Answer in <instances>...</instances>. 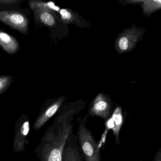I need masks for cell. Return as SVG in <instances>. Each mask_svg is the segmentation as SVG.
Instances as JSON below:
<instances>
[{"label":"cell","mask_w":161,"mask_h":161,"mask_svg":"<svg viewBox=\"0 0 161 161\" xmlns=\"http://www.w3.org/2000/svg\"><path fill=\"white\" fill-rule=\"evenodd\" d=\"M146 31L143 28L133 25L118 35L115 41L114 48L119 54L132 51L136 47L137 42L143 38Z\"/></svg>","instance_id":"3957f363"},{"label":"cell","mask_w":161,"mask_h":161,"mask_svg":"<svg viewBox=\"0 0 161 161\" xmlns=\"http://www.w3.org/2000/svg\"><path fill=\"white\" fill-rule=\"evenodd\" d=\"M153 161H161V147L159 148L156 152Z\"/></svg>","instance_id":"e0dca14e"},{"label":"cell","mask_w":161,"mask_h":161,"mask_svg":"<svg viewBox=\"0 0 161 161\" xmlns=\"http://www.w3.org/2000/svg\"><path fill=\"white\" fill-rule=\"evenodd\" d=\"M0 46L11 55L15 54L19 49V45L16 39L1 30H0Z\"/></svg>","instance_id":"8fae6325"},{"label":"cell","mask_w":161,"mask_h":161,"mask_svg":"<svg viewBox=\"0 0 161 161\" xmlns=\"http://www.w3.org/2000/svg\"><path fill=\"white\" fill-rule=\"evenodd\" d=\"M34 12L36 19L47 27H55L57 20L60 19L54 12L42 10H35Z\"/></svg>","instance_id":"7c38bea8"},{"label":"cell","mask_w":161,"mask_h":161,"mask_svg":"<svg viewBox=\"0 0 161 161\" xmlns=\"http://www.w3.org/2000/svg\"><path fill=\"white\" fill-rule=\"evenodd\" d=\"M116 106L114 110L111 118L105 121L106 130H112L115 138L116 145L118 146L120 144L119 133L120 129L124 124V118L123 110L121 106L116 103Z\"/></svg>","instance_id":"9c48e42d"},{"label":"cell","mask_w":161,"mask_h":161,"mask_svg":"<svg viewBox=\"0 0 161 161\" xmlns=\"http://www.w3.org/2000/svg\"><path fill=\"white\" fill-rule=\"evenodd\" d=\"M15 134L13 151L15 154L23 152L27 144V137L30 130V119L28 114L21 115L14 124Z\"/></svg>","instance_id":"8992f818"},{"label":"cell","mask_w":161,"mask_h":161,"mask_svg":"<svg viewBox=\"0 0 161 161\" xmlns=\"http://www.w3.org/2000/svg\"><path fill=\"white\" fill-rule=\"evenodd\" d=\"M89 115L80 116L76 119L78 126L77 136L78 144L85 161H101V148L93 136L92 131L86 127Z\"/></svg>","instance_id":"7a4b0ae2"},{"label":"cell","mask_w":161,"mask_h":161,"mask_svg":"<svg viewBox=\"0 0 161 161\" xmlns=\"http://www.w3.org/2000/svg\"><path fill=\"white\" fill-rule=\"evenodd\" d=\"M29 5L33 11L35 10H47L52 12H58L60 8L55 6L53 2H44L40 1H31L29 2Z\"/></svg>","instance_id":"5bb4252c"},{"label":"cell","mask_w":161,"mask_h":161,"mask_svg":"<svg viewBox=\"0 0 161 161\" xmlns=\"http://www.w3.org/2000/svg\"><path fill=\"white\" fill-rule=\"evenodd\" d=\"M141 4L143 14L147 17L149 16L161 8L160 0H143Z\"/></svg>","instance_id":"4fadbf2b"},{"label":"cell","mask_w":161,"mask_h":161,"mask_svg":"<svg viewBox=\"0 0 161 161\" xmlns=\"http://www.w3.org/2000/svg\"><path fill=\"white\" fill-rule=\"evenodd\" d=\"M60 20L65 25L73 24L80 28L90 27L91 26L88 21L85 19L79 13L69 9H60L59 12Z\"/></svg>","instance_id":"30bf717a"},{"label":"cell","mask_w":161,"mask_h":161,"mask_svg":"<svg viewBox=\"0 0 161 161\" xmlns=\"http://www.w3.org/2000/svg\"><path fill=\"white\" fill-rule=\"evenodd\" d=\"M0 21L11 28L27 35L29 32V20L22 13L16 11H0Z\"/></svg>","instance_id":"52a82bcc"},{"label":"cell","mask_w":161,"mask_h":161,"mask_svg":"<svg viewBox=\"0 0 161 161\" xmlns=\"http://www.w3.org/2000/svg\"><path fill=\"white\" fill-rule=\"evenodd\" d=\"M22 2L21 1L19 0H0V4L3 5H12Z\"/></svg>","instance_id":"2e32d148"},{"label":"cell","mask_w":161,"mask_h":161,"mask_svg":"<svg viewBox=\"0 0 161 161\" xmlns=\"http://www.w3.org/2000/svg\"><path fill=\"white\" fill-rule=\"evenodd\" d=\"M62 161H84L77 135L74 131L69 135L64 147Z\"/></svg>","instance_id":"ba28073f"},{"label":"cell","mask_w":161,"mask_h":161,"mask_svg":"<svg viewBox=\"0 0 161 161\" xmlns=\"http://www.w3.org/2000/svg\"><path fill=\"white\" fill-rule=\"evenodd\" d=\"M142 161V160H139V161Z\"/></svg>","instance_id":"ac0fdd59"},{"label":"cell","mask_w":161,"mask_h":161,"mask_svg":"<svg viewBox=\"0 0 161 161\" xmlns=\"http://www.w3.org/2000/svg\"><path fill=\"white\" fill-rule=\"evenodd\" d=\"M13 77L10 75L0 76V95L4 93L11 86Z\"/></svg>","instance_id":"9a60e30c"},{"label":"cell","mask_w":161,"mask_h":161,"mask_svg":"<svg viewBox=\"0 0 161 161\" xmlns=\"http://www.w3.org/2000/svg\"><path fill=\"white\" fill-rule=\"evenodd\" d=\"M82 99L63 104L35 150L40 161H62L64 147L73 131L75 117L85 108Z\"/></svg>","instance_id":"6da1fadb"},{"label":"cell","mask_w":161,"mask_h":161,"mask_svg":"<svg viewBox=\"0 0 161 161\" xmlns=\"http://www.w3.org/2000/svg\"><path fill=\"white\" fill-rule=\"evenodd\" d=\"M114 110L112 98L106 94L100 93L89 105L87 114L89 116L99 117L106 121L111 118Z\"/></svg>","instance_id":"277c9868"},{"label":"cell","mask_w":161,"mask_h":161,"mask_svg":"<svg viewBox=\"0 0 161 161\" xmlns=\"http://www.w3.org/2000/svg\"><path fill=\"white\" fill-rule=\"evenodd\" d=\"M66 99L65 96H62L45 102L33 125V129L36 131L40 130L57 113Z\"/></svg>","instance_id":"5b68a950"}]
</instances>
